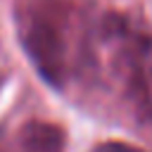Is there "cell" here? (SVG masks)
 <instances>
[{"label": "cell", "mask_w": 152, "mask_h": 152, "mask_svg": "<svg viewBox=\"0 0 152 152\" xmlns=\"http://www.w3.org/2000/svg\"><path fill=\"white\" fill-rule=\"evenodd\" d=\"M97 43L121 95L138 119H152V38L124 14H107L97 26Z\"/></svg>", "instance_id": "obj_2"}, {"label": "cell", "mask_w": 152, "mask_h": 152, "mask_svg": "<svg viewBox=\"0 0 152 152\" xmlns=\"http://www.w3.org/2000/svg\"><path fill=\"white\" fill-rule=\"evenodd\" d=\"M21 152H66V133L59 124L31 119L19 131Z\"/></svg>", "instance_id": "obj_3"}, {"label": "cell", "mask_w": 152, "mask_h": 152, "mask_svg": "<svg viewBox=\"0 0 152 152\" xmlns=\"http://www.w3.org/2000/svg\"><path fill=\"white\" fill-rule=\"evenodd\" d=\"M17 38L38 76L64 88L90 64L95 26L86 0H17Z\"/></svg>", "instance_id": "obj_1"}, {"label": "cell", "mask_w": 152, "mask_h": 152, "mask_svg": "<svg viewBox=\"0 0 152 152\" xmlns=\"http://www.w3.org/2000/svg\"><path fill=\"white\" fill-rule=\"evenodd\" d=\"M90 152H147V150L131 145V142H124V140H104V142L95 145Z\"/></svg>", "instance_id": "obj_4"}, {"label": "cell", "mask_w": 152, "mask_h": 152, "mask_svg": "<svg viewBox=\"0 0 152 152\" xmlns=\"http://www.w3.org/2000/svg\"><path fill=\"white\" fill-rule=\"evenodd\" d=\"M5 81H7V64L2 62V50H0V90H2Z\"/></svg>", "instance_id": "obj_5"}]
</instances>
